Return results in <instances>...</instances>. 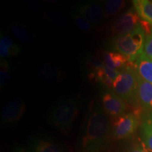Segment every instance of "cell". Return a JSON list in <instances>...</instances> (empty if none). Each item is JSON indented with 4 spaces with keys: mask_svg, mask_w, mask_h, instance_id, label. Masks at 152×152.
I'll list each match as a JSON object with an SVG mask.
<instances>
[{
    "mask_svg": "<svg viewBox=\"0 0 152 152\" xmlns=\"http://www.w3.org/2000/svg\"><path fill=\"white\" fill-rule=\"evenodd\" d=\"M71 16L74 23L82 31L88 32L92 29V25L75 11H71Z\"/></svg>",
    "mask_w": 152,
    "mask_h": 152,
    "instance_id": "23",
    "label": "cell"
},
{
    "mask_svg": "<svg viewBox=\"0 0 152 152\" xmlns=\"http://www.w3.org/2000/svg\"><path fill=\"white\" fill-rule=\"evenodd\" d=\"M145 33L140 26L125 35L115 37L110 41L109 49L126 57L128 62L133 63L143 53Z\"/></svg>",
    "mask_w": 152,
    "mask_h": 152,
    "instance_id": "3",
    "label": "cell"
},
{
    "mask_svg": "<svg viewBox=\"0 0 152 152\" xmlns=\"http://www.w3.org/2000/svg\"><path fill=\"white\" fill-rule=\"evenodd\" d=\"M45 18L52 24L57 26H65L67 23L66 17L59 11L56 9H48L45 14Z\"/></svg>",
    "mask_w": 152,
    "mask_h": 152,
    "instance_id": "22",
    "label": "cell"
},
{
    "mask_svg": "<svg viewBox=\"0 0 152 152\" xmlns=\"http://www.w3.org/2000/svg\"><path fill=\"white\" fill-rule=\"evenodd\" d=\"M11 32L15 37L21 43L26 45H30L33 41L34 36L30 30L26 26L20 23H15L11 26Z\"/></svg>",
    "mask_w": 152,
    "mask_h": 152,
    "instance_id": "19",
    "label": "cell"
},
{
    "mask_svg": "<svg viewBox=\"0 0 152 152\" xmlns=\"http://www.w3.org/2000/svg\"><path fill=\"white\" fill-rule=\"evenodd\" d=\"M143 54L148 58L152 60V31L150 34L145 35L144 39Z\"/></svg>",
    "mask_w": 152,
    "mask_h": 152,
    "instance_id": "25",
    "label": "cell"
},
{
    "mask_svg": "<svg viewBox=\"0 0 152 152\" xmlns=\"http://www.w3.org/2000/svg\"><path fill=\"white\" fill-rule=\"evenodd\" d=\"M26 109V105L22 99H11L5 104L1 111V123L5 125L16 123L23 115Z\"/></svg>",
    "mask_w": 152,
    "mask_h": 152,
    "instance_id": "8",
    "label": "cell"
},
{
    "mask_svg": "<svg viewBox=\"0 0 152 152\" xmlns=\"http://www.w3.org/2000/svg\"><path fill=\"white\" fill-rule=\"evenodd\" d=\"M31 152H63L61 149L48 139L35 138L30 143Z\"/></svg>",
    "mask_w": 152,
    "mask_h": 152,
    "instance_id": "17",
    "label": "cell"
},
{
    "mask_svg": "<svg viewBox=\"0 0 152 152\" xmlns=\"http://www.w3.org/2000/svg\"><path fill=\"white\" fill-rule=\"evenodd\" d=\"M141 134L144 144L152 152V111H147L142 115Z\"/></svg>",
    "mask_w": 152,
    "mask_h": 152,
    "instance_id": "16",
    "label": "cell"
},
{
    "mask_svg": "<svg viewBox=\"0 0 152 152\" xmlns=\"http://www.w3.org/2000/svg\"><path fill=\"white\" fill-rule=\"evenodd\" d=\"M14 152H26V151L23 149V148L20 147H16L14 149Z\"/></svg>",
    "mask_w": 152,
    "mask_h": 152,
    "instance_id": "28",
    "label": "cell"
},
{
    "mask_svg": "<svg viewBox=\"0 0 152 152\" xmlns=\"http://www.w3.org/2000/svg\"><path fill=\"white\" fill-rule=\"evenodd\" d=\"M137 103L144 111H152V84L142 79L138 74Z\"/></svg>",
    "mask_w": 152,
    "mask_h": 152,
    "instance_id": "11",
    "label": "cell"
},
{
    "mask_svg": "<svg viewBox=\"0 0 152 152\" xmlns=\"http://www.w3.org/2000/svg\"><path fill=\"white\" fill-rule=\"evenodd\" d=\"M125 1L123 0H107L103 4L104 16L111 17L118 14L124 8Z\"/></svg>",
    "mask_w": 152,
    "mask_h": 152,
    "instance_id": "20",
    "label": "cell"
},
{
    "mask_svg": "<svg viewBox=\"0 0 152 152\" xmlns=\"http://www.w3.org/2000/svg\"><path fill=\"white\" fill-rule=\"evenodd\" d=\"M86 65L90 73H94L105 65L103 61L94 55H90L86 58Z\"/></svg>",
    "mask_w": 152,
    "mask_h": 152,
    "instance_id": "24",
    "label": "cell"
},
{
    "mask_svg": "<svg viewBox=\"0 0 152 152\" xmlns=\"http://www.w3.org/2000/svg\"><path fill=\"white\" fill-rule=\"evenodd\" d=\"M121 71L113 70L104 65L94 73L89 74V77L91 80L96 82L103 85L106 89L111 90L113 87L114 81Z\"/></svg>",
    "mask_w": 152,
    "mask_h": 152,
    "instance_id": "12",
    "label": "cell"
},
{
    "mask_svg": "<svg viewBox=\"0 0 152 152\" xmlns=\"http://www.w3.org/2000/svg\"><path fill=\"white\" fill-rule=\"evenodd\" d=\"M79 99L76 96H66L54 104L49 111V122L64 134L71 130L74 121L78 115Z\"/></svg>",
    "mask_w": 152,
    "mask_h": 152,
    "instance_id": "2",
    "label": "cell"
},
{
    "mask_svg": "<svg viewBox=\"0 0 152 152\" xmlns=\"http://www.w3.org/2000/svg\"><path fill=\"white\" fill-rule=\"evenodd\" d=\"M128 152H151L144 144H136L129 150Z\"/></svg>",
    "mask_w": 152,
    "mask_h": 152,
    "instance_id": "26",
    "label": "cell"
},
{
    "mask_svg": "<svg viewBox=\"0 0 152 152\" xmlns=\"http://www.w3.org/2000/svg\"><path fill=\"white\" fill-rule=\"evenodd\" d=\"M28 7H29L30 9H31V10L38 11L39 9V8H40V5H39L38 3H34L32 1L31 3L29 4Z\"/></svg>",
    "mask_w": 152,
    "mask_h": 152,
    "instance_id": "27",
    "label": "cell"
},
{
    "mask_svg": "<svg viewBox=\"0 0 152 152\" xmlns=\"http://www.w3.org/2000/svg\"><path fill=\"white\" fill-rule=\"evenodd\" d=\"M134 67L142 79L152 84V60L142 53L134 61Z\"/></svg>",
    "mask_w": 152,
    "mask_h": 152,
    "instance_id": "15",
    "label": "cell"
},
{
    "mask_svg": "<svg viewBox=\"0 0 152 152\" xmlns=\"http://www.w3.org/2000/svg\"><path fill=\"white\" fill-rule=\"evenodd\" d=\"M111 125L108 115L99 102H93L84 121L80 138L83 152H101L109 142Z\"/></svg>",
    "mask_w": 152,
    "mask_h": 152,
    "instance_id": "1",
    "label": "cell"
},
{
    "mask_svg": "<svg viewBox=\"0 0 152 152\" xmlns=\"http://www.w3.org/2000/svg\"><path fill=\"white\" fill-rule=\"evenodd\" d=\"M101 104L106 115L113 119L124 115L127 109L126 102L109 89H106L102 92Z\"/></svg>",
    "mask_w": 152,
    "mask_h": 152,
    "instance_id": "6",
    "label": "cell"
},
{
    "mask_svg": "<svg viewBox=\"0 0 152 152\" xmlns=\"http://www.w3.org/2000/svg\"><path fill=\"white\" fill-rule=\"evenodd\" d=\"M75 11L84 17L92 26L99 23L104 16L103 7L97 1L80 3L75 7Z\"/></svg>",
    "mask_w": 152,
    "mask_h": 152,
    "instance_id": "9",
    "label": "cell"
},
{
    "mask_svg": "<svg viewBox=\"0 0 152 152\" xmlns=\"http://www.w3.org/2000/svg\"><path fill=\"white\" fill-rule=\"evenodd\" d=\"M134 10L142 20H145L152 26V1L148 0L133 1Z\"/></svg>",
    "mask_w": 152,
    "mask_h": 152,
    "instance_id": "18",
    "label": "cell"
},
{
    "mask_svg": "<svg viewBox=\"0 0 152 152\" xmlns=\"http://www.w3.org/2000/svg\"><path fill=\"white\" fill-rule=\"evenodd\" d=\"M101 56L104 64L113 70L121 71L129 63L126 57L113 51H103Z\"/></svg>",
    "mask_w": 152,
    "mask_h": 152,
    "instance_id": "13",
    "label": "cell"
},
{
    "mask_svg": "<svg viewBox=\"0 0 152 152\" xmlns=\"http://www.w3.org/2000/svg\"><path fill=\"white\" fill-rule=\"evenodd\" d=\"M139 125L137 114L132 113L113 118L112 134L115 140H123L130 137L135 132Z\"/></svg>",
    "mask_w": 152,
    "mask_h": 152,
    "instance_id": "5",
    "label": "cell"
},
{
    "mask_svg": "<svg viewBox=\"0 0 152 152\" xmlns=\"http://www.w3.org/2000/svg\"><path fill=\"white\" fill-rule=\"evenodd\" d=\"M137 79L138 73L134 66L127 65L115 78L112 90L125 102L133 104L137 102Z\"/></svg>",
    "mask_w": 152,
    "mask_h": 152,
    "instance_id": "4",
    "label": "cell"
},
{
    "mask_svg": "<svg viewBox=\"0 0 152 152\" xmlns=\"http://www.w3.org/2000/svg\"><path fill=\"white\" fill-rule=\"evenodd\" d=\"M36 74L38 79L46 85H55L61 80L63 74L58 66L50 63H42L37 66Z\"/></svg>",
    "mask_w": 152,
    "mask_h": 152,
    "instance_id": "10",
    "label": "cell"
},
{
    "mask_svg": "<svg viewBox=\"0 0 152 152\" xmlns=\"http://www.w3.org/2000/svg\"><path fill=\"white\" fill-rule=\"evenodd\" d=\"M11 68L9 62L6 59L0 61V87L4 90L8 86L11 82Z\"/></svg>",
    "mask_w": 152,
    "mask_h": 152,
    "instance_id": "21",
    "label": "cell"
},
{
    "mask_svg": "<svg viewBox=\"0 0 152 152\" xmlns=\"http://www.w3.org/2000/svg\"><path fill=\"white\" fill-rule=\"evenodd\" d=\"M21 52V49L10 37L1 34L0 37V56L1 59L7 57L17 56Z\"/></svg>",
    "mask_w": 152,
    "mask_h": 152,
    "instance_id": "14",
    "label": "cell"
},
{
    "mask_svg": "<svg viewBox=\"0 0 152 152\" xmlns=\"http://www.w3.org/2000/svg\"><path fill=\"white\" fill-rule=\"evenodd\" d=\"M140 18L137 13L130 9L114 20L111 25V33L115 37L128 34L140 25Z\"/></svg>",
    "mask_w": 152,
    "mask_h": 152,
    "instance_id": "7",
    "label": "cell"
}]
</instances>
